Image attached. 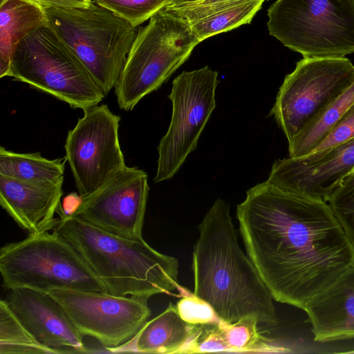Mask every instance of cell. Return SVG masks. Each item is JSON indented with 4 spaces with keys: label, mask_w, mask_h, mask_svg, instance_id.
I'll return each instance as SVG.
<instances>
[{
    "label": "cell",
    "mask_w": 354,
    "mask_h": 354,
    "mask_svg": "<svg viewBox=\"0 0 354 354\" xmlns=\"http://www.w3.org/2000/svg\"><path fill=\"white\" fill-rule=\"evenodd\" d=\"M248 256L273 299L304 310L354 266V244L328 204L266 181L237 205Z\"/></svg>",
    "instance_id": "1"
},
{
    "label": "cell",
    "mask_w": 354,
    "mask_h": 354,
    "mask_svg": "<svg viewBox=\"0 0 354 354\" xmlns=\"http://www.w3.org/2000/svg\"><path fill=\"white\" fill-rule=\"evenodd\" d=\"M198 230L192 266L194 295L225 323L252 318L277 326L273 297L239 245L229 204L216 199Z\"/></svg>",
    "instance_id": "2"
},
{
    "label": "cell",
    "mask_w": 354,
    "mask_h": 354,
    "mask_svg": "<svg viewBox=\"0 0 354 354\" xmlns=\"http://www.w3.org/2000/svg\"><path fill=\"white\" fill-rule=\"evenodd\" d=\"M51 228L77 252L107 293L149 299L179 289L178 261L142 239H129L66 214L61 205Z\"/></svg>",
    "instance_id": "3"
},
{
    "label": "cell",
    "mask_w": 354,
    "mask_h": 354,
    "mask_svg": "<svg viewBox=\"0 0 354 354\" xmlns=\"http://www.w3.org/2000/svg\"><path fill=\"white\" fill-rule=\"evenodd\" d=\"M47 26L73 50L105 96L115 88L139 27L92 1L44 8Z\"/></svg>",
    "instance_id": "4"
},
{
    "label": "cell",
    "mask_w": 354,
    "mask_h": 354,
    "mask_svg": "<svg viewBox=\"0 0 354 354\" xmlns=\"http://www.w3.org/2000/svg\"><path fill=\"white\" fill-rule=\"evenodd\" d=\"M3 287L46 293L65 289L106 292L102 282L74 248L53 230L29 234L0 250Z\"/></svg>",
    "instance_id": "5"
},
{
    "label": "cell",
    "mask_w": 354,
    "mask_h": 354,
    "mask_svg": "<svg viewBox=\"0 0 354 354\" xmlns=\"http://www.w3.org/2000/svg\"><path fill=\"white\" fill-rule=\"evenodd\" d=\"M199 43L187 21L163 9L139 26L114 88L119 107L133 110L167 82Z\"/></svg>",
    "instance_id": "6"
},
{
    "label": "cell",
    "mask_w": 354,
    "mask_h": 354,
    "mask_svg": "<svg viewBox=\"0 0 354 354\" xmlns=\"http://www.w3.org/2000/svg\"><path fill=\"white\" fill-rule=\"evenodd\" d=\"M8 77L82 110L106 97L85 66L48 26L40 27L15 48Z\"/></svg>",
    "instance_id": "7"
},
{
    "label": "cell",
    "mask_w": 354,
    "mask_h": 354,
    "mask_svg": "<svg viewBox=\"0 0 354 354\" xmlns=\"http://www.w3.org/2000/svg\"><path fill=\"white\" fill-rule=\"evenodd\" d=\"M268 17L270 35L304 57L354 53V0H277Z\"/></svg>",
    "instance_id": "8"
},
{
    "label": "cell",
    "mask_w": 354,
    "mask_h": 354,
    "mask_svg": "<svg viewBox=\"0 0 354 354\" xmlns=\"http://www.w3.org/2000/svg\"><path fill=\"white\" fill-rule=\"evenodd\" d=\"M353 83L349 59L304 57L285 77L270 115L290 142Z\"/></svg>",
    "instance_id": "9"
},
{
    "label": "cell",
    "mask_w": 354,
    "mask_h": 354,
    "mask_svg": "<svg viewBox=\"0 0 354 354\" xmlns=\"http://www.w3.org/2000/svg\"><path fill=\"white\" fill-rule=\"evenodd\" d=\"M218 73L209 66L183 71L172 82L169 98L172 114L168 130L158 146V167L153 178H171L196 147L198 138L216 107Z\"/></svg>",
    "instance_id": "10"
},
{
    "label": "cell",
    "mask_w": 354,
    "mask_h": 354,
    "mask_svg": "<svg viewBox=\"0 0 354 354\" xmlns=\"http://www.w3.org/2000/svg\"><path fill=\"white\" fill-rule=\"evenodd\" d=\"M65 142L66 158L78 193L88 196L126 167L118 136L121 118L106 104L83 110Z\"/></svg>",
    "instance_id": "11"
},
{
    "label": "cell",
    "mask_w": 354,
    "mask_h": 354,
    "mask_svg": "<svg viewBox=\"0 0 354 354\" xmlns=\"http://www.w3.org/2000/svg\"><path fill=\"white\" fill-rule=\"evenodd\" d=\"M48 293L83 336L95 338L108 351L132 339L151 315L146 298L65 289Z\"/></svg>",
    "instance_id": "12"
},
{
    "label": "cell",
    "mask_w": 354,
    "mask_h": 354,
    "mask_svg": "<svg viewBox=\"0 0 354 354\" xmlns=\"http://www.w3.org/2000/svg\"><path fill=\"white\" fill-rule=\"evenodd\" d=\"M149 191L147 174L126 166L95 192L82 197L72 216L119 236L142 238Z\"/></svg>",
    "instance_id": "13"
},
{
    "label": "cell",
    "mask_w": 354,
    "mask_h": 354,
    "mask_svg": "<svg viewBox=\"0 0 354 354\" xmlns=\"http://www.w3.org/2000/svg\"><path fill=\"white\" fill-rule=\"evenodd\" d=\"M353 170L354 139L322 152L277 160L266 181L283 191L326 201Z\"/></svg>",
    "instance_id": "14"
},
{
    "label": "cell",
    "mask_w": 354,
    "mask_h": 354,
    "mask_svg": "<svg viewBox=\"0 0 354 354\" xmlns=\"http://www.w3.org/2000/svg\"><path fill=\"white\" fill-rule=\"evenodd\" d=\"M8 304L28 331L56 354L88 353L83 335L49 293L29 288L10 290Z\"/></svg>",
    "instance_id": "15"
},
{
    "label": "cell",
    "mask_w": 354,
    "mask_h": 354,
    "mask_svg": "<svg viewBox=\"0 0 354 354\" xmlns=\"http://www.w3.org/2000/svg\"><path fill=\"white\" fill-rule=\"evenodd\" d=\"M64 180H23L0 174V205L29 234L51 230Z\"/></svg>",
    "instance_id": "16"
},
{
    "label": "cell",
    "mask_w": 354,
    "mask_h": 354,
    "mask_svg": "<svg viewBox=\"0 0 354 354\" xmlns=\"http://www.w3.org/2000/svg\"><path fill=\"white\" fill-rule=\"evenodd\" d=\"M304 310L311 324L315 341L354 339V266L312 297Z\"/></svg>",
    "instance_id": "17"
},
{
    "label": "cell",
    "mask_w": 354,
    "mask_h": 354,
    "mask_svg": "<svg viewBox=\"0 0 354 354\" xmlns=\"http://www.w3.org/2000/svg\"><path fill=\"white\" fill-rule=\"evenodd\" d=\"M201 327L202 324H193L183 319L176 305L169 303L162 313L147 321L132 339L109 351L195 353Z\"/></svg>",
    "instance_id": "18"
},
{
    "label": "cell",
    "mask_w": 354,
    "mask_h": 354,
    "mask_svg": "<svg viewBox=\"0 0 354 354\" xmlns=\"http://www.w3.org/2000/svg\"><path fill=\"white\" fill-rule=\"evenodd\" d=\"M47 26L44 8L28 0L0 3V77H8L19 43L36 29Z\"/></svg>",
    "instance_id": "19"
},
{
    "label": "cell",
    "mask_w": 354,
    "mask_h": 354,
    "mask_svg": "<svg viewBox=\"0 0 354 354\" xmlns=\"http://www.w3.org/2000/svg\"><path fill=\"white\" fill-rule=\"evenodd\" d=\"M66 158L49 160L39 152L17 153L0 148V174L23 180H64Z\"/></svg>",
    "instance_id": "20"
},
{
    "label": "cell",
    "mask_w": 354,
    "mask_h": 354,
    "mask_svg": "<svg viewBox=\"0 0 354 354\" xmlns=\"http://www.w3.org/2000/svg\"><path fill=\"white\" fill-rule=\"evenodd\" d=\"M353 104L354 83L288 142L289 157L299 158L310 153Z\"/></svg>",
    "instance_id": "21"
},
{
    "label": "cell",
    "mask_w": 354,
    "mask_h": 354,
    "mask_svg": "<svg viewBox=\"0 0 354 354\" xmlns=\"http://www.w3.org/2000/svg\"><path fill=\"white\" fill-rule=\"evenodd\" d=\"M266 0H248L212 13L190 24V27L201 42L215 35L250 24Z\"/></svg>",
    "instance_id": "22"
},
{
    "label": "cell",
    "mask_w": 354,
    "mask_h": 354,
    "mask_svg": "<svg viewBox=\"0 0 354 354\" xmlns=\"http://www.w3.org/2000/svg\"><path fill=\"white\" fill-rule=\"evenodd\" d=\"M0 354H56L41 345L10 310L6 299L0 301Z\"/></svg>",
    "instance_id": "23"
},
{
    "label": "cell",
    "mask_w": 354,
    "mask_h": 354,
    "mask_svg": "<svg viewBox=\"0 0 354 354\" xmlns=\"http://www.w3.org/2000/svg\"><path fill=\"white\" fill-rule=\"evenodd\" d=\"M258 322L245 318L234 323L220 322V326L228 352H288L284 348L273 346L259 335Z\"/></svg>",
    "instance_id": "24"
},
{
    "label": "cell",
    "mask_w": 354,
    "mask_h": 354,
    "mask_svg": "<svg viewBox=\"0 0 354 354\" xmlns=\"http://www.w3.org/2000/svg\"><path fill=\"white\" fill-rule=\"evenodd\" d=\"M171 0H93L119 17L139 27L168 6Z\"/></svg>",
    "instance_id": "25"
},
{
    "label": "cell",
    "mask_w": 354,
    "mask_h": 354,
    "mask_svg": "<svg viewBox=\"0 0 354 354\" xmlns=\"http://www.w3.org/2000/svg\"><path fill=\"white\" fill-rule=\"evenodd\" d=\"M326 202L354 244V170L342 180Z\"/></svg>",
    "instance_id": "26"
},
{
    "label": "cell",
    "mask_w": 354,
    "mask_h": 354,
    "mask_svg": "<svg viewBox=\"0 0 354 354\" xmlns=\"http://www.w3.org/2000/svg\"><path fill=\"white\" fill-rule=\"evenodd\" d=\"M246 1L248 0H204L194 3L169 6L165 10L190 24L212 13Z\"/></svg>",
    "instance_id": "27"
},
{
    "label": "cell",
    "mask_w": 354,
    "mask_h": 354,
    "mask_svg": "<svg viewBox=\"0 0 354 354\" xmlns=\"http://www.w3.org/2000/svg\"><path fill=\"white\" fill-rule=\"evenodd\" d=\"M183 319L193 324L219 322L212 306L194 293L185 294L176 305Z\"/></svg>",
    "instance_id": "28"
},
{
    "label": "cell",
    "mask_w": 354,
    "mask_h": 354,
    "mask_svg": "<svg viewBox=\"0 0 354 354\" xmlns=\"http://www.w3.org/2000/svg\"><path fill=\"white\" fill-rule=\"evenodd\" d=\"M353 139H354V104L310 153L322 152Z\"/></svg>",
    "instance_id": "29"
},
{
    "label": "cell",
    "mask_w": 354,
    "mask_h": 354,
    "mask_svg": "<svg viewBox=\"0 0 354 354\" xmlns=\"http://www.w3.org/2000/svg\"><path fill=\"white\" fill-rule=\"evenodd\" d=\"M2 1V0H1ZM42 8H86L92 0H28Z\"/></svg>",
    "instance_id": "30"
},
{
    "label": "cell",
    "mask_w": 354,
    "mask_h": 354,
    "mask_svg": "<svg viewBox=\"0 0 354 354\" xmlns=\"http://www.w3.org/2000/svg\"><path fill=\"white\" fill-rule=\"evenodd\" d=\"M82 201V196L78 193L73 192L65 196L61 203L62 211L67 215H73L76 212Z\"/></svg>",
    "instance_id": "31"
},
{
    "label": "cell",
    "mask_w": 354,
    "mask_h": 354,
    "mask_svg": "<svg viewBox=\"0 0 354 354\" xmlns=\"http://www.w3.org/2000/svg\"><path fill=\"white\" fill-rule=\"evenodd\" d=\"M202 1H204V0H171L169 6L194 3H197V2Z\"/></svg>",
    "instance_id": "32"
},
{
    "label": "cell",
    "mask_w": 354,
    "mask_h": 354,
    "mask_svg": "<svg viewBox=\"0 0 354 354\" xmlns=\"http://www.w3.org/2000/svg\"><path fill=\"white\" fill-rule=\"evenodd\" d=\"M340 353H354V349H352L351 351H342L339 352Z\"/></svg>",
    "instance_id": "33"
},
{
    "label": "cell",
    "mask_w": 354,
    "mask_h": 354,
    "mask_svg": "<svg viewBox=\"0 0 354 354\" xmlns=\"http://www.w3.org/2000/svg\"><path fill=\"white\" fill-rule=\"evenodd\" d=\"M93 1V0H92Z\"/></svg>",
    "instance_id": "34"
}]
</instances>
